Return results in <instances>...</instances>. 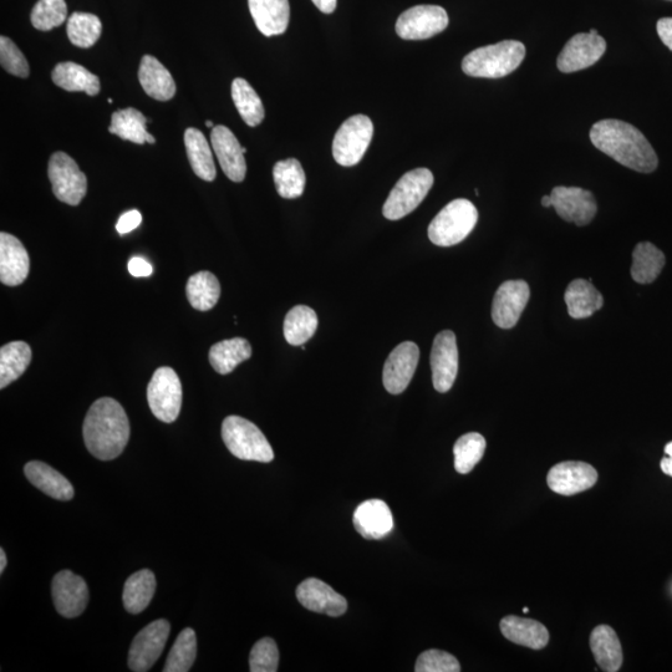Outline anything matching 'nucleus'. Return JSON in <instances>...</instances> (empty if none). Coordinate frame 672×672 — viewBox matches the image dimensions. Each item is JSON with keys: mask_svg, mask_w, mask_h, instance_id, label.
<instances>
[{"mask_svg": "<svg viewBox=\"0 0 672 672\" xmlns=\"http://www.w3.org/2000/svg\"><path fill=\"white\" fill-rule=\"evenodd\" d=\"M590 140L599 151L630 170L650 173L658 168L659 159L653 146L628 122L599 121L590 130Z\"/></svg>", "mask_w": 672, "mask_h": 672, "instance_id": "nucleus-1", "label": "nucleus"}, {"mask_svg": "<svg viewBox=\"0 0 672 672\" xmlns=\"http://www.w3.org/2000/svg\"><path fill=\"white\" fill-rule=\"evenodd\" d=\"M83 435L91 455L101 461L115 460L130 439V422L124 407L111 397L95 401L85 417Z\"/></svg>", "mask_w": 672, "mask_h": 672, "instance_id": "nucleus-2", "label": "nucleus"}, {"mask_svg": "<svg viewBox=\"0 0 672 672\" xmlns=\"http://www.w3.org/2000/svg\"><path fill=\"white\" fill-rule=\"evenodd\" d=\"M526 56V47L516 40L487 45L473 50L462 61V70L472 78L500 79L519 68Z\"/></svg>", "mask_w": 672, "mask_h": 672, "instance_id": "nucleus-3", "label": "nucleus"}, {"mask_svg": "<svg viewBox=\"0 0 672 672\" xmlns=\"http://www.w3.org/2000/svg\"><path fill=\"white\" fill-rule=\"evenodd\" d=\"M222 439L229 452L243 461L268 463L274 452L267 437L253 422L241 416H228L222 424Z\"/></svg>", "mask_w": 672, "mask_h": 672, "instance_id": "nucleus-4", "label": "nucleus"}, {"mask_svg": "<svg viewBox=\"0 0 672 672\" xmlns=\"http://www.w3.org/2000/svg\"><path fill=\"white\" fill-rule=\"evenodd\" d=\"M478 221V211L471 201L458 200L448 203L429 227L430 241L439 247H452L470 236Z\"/></svg>", "mask_w": 672, "mask_h": 672, "instance_id": "nucleus-5", "label": "nucleus"}, {"mask_svg": "<svg viewBox=\"0 0 672 672\" xmlns=\"http://www.w3.org/2000/svg\"><path fill=\"white\" fill-rule=\"evenodd\" d=\"M434 186V175L427 168H416L405 173L392 188L383 213L390 221L401 220L410 215L425 200Z\"/></svg>", "mask_w": 672, "mask_h": 672, "instance_id": "nucleus-6", "label": "nucleus"}, {"mask_svg": "<svg viewBox=\"0 0 672 672\" xmlns=\"http://www.w3.org/2000/svg\"><path fill=\"white\" fill-rule=\"evenodd\" d=\"M374 125L370 117L354 115L340 126L333 141L334 160L340 166L358 165L373 140Z\"/></svg>", "mask_w": 672, "mask_h": 672, "instance_id": "nucleus-7", "label": "nucleus"}, {"mask_svg": "<svg viewBox=\"0 0 672 672\" xmlns=\"http://www.w3.org/2000/svg\"><path fill=\"white\" fill-rule=\"evenodd\" d=\"M147 401L152 414L166 424L177 420L182 406V384L176 371L162 366L147 386Z\"/></svg>", "mask_w": 672, "mask_h": 672, "instance_id": "nucleus-8", "label": "nucleus"}, {"mask_svg": "<svg viewBox=\"0 0 672 672\" xmlns=\"http://www.w3.org/2000/svg\"><path fill=\"white\" fill-rule=\"evenodd\" d=\"M48 176L59 201L69 206L80 205L88 192V178L75 160L65 152H55L50 157Z\"/></svg>", "mask_w": 672, "mask_h": 672, "instance_id": "nucleus-9", "label": "nucleus"}, {"mask_svg": "<svg viewBox=\"0 0 672 672\" xmlns=\"http://www.w3.org/2000/svg\"><path fill=\"white\" fill-rule=\"evenodd\" d=\"M448 15L439 5H417L407 9L397 19L396 33L405 40H425L444 32Z\"/></svg>", "mask_w": 672, "mask_h": 672, "instance_id": "nucleus-10", "label": "nucleus"}, {"mask_svg": "<svg viewBox=\"0 0 672 672\" xmlns=\"http://www.w3.org/2000/svg\"><path fill=\"white\" fill-rule=\"evenodd\" d=\"M171 625L165 619L154 621L142 629L132 641L129 668L135 672L149 671L164 653Z\"/></svg>", "mask_w": 672, "mask_h": 672, "instance_id": "nucleus-11", "label": "nucleus"}, {"mask_svg": "<svg viewBox=\"0 0 672 672\" xmlns=\"http://www.w3.org/2000/svg\"><path fill=\"white\" fill-rule=\"evenodd\" d=\"M531 297L524 280H507L498 288L492 304L493 322L501 329L516 327Z\"/></svg>", "mask_w": 672, "mask_h": 672, "instance_id": "nucleus-12", "label": "nucleus"}, {"mask_svg": "<svg viewBox=\"0 0 672 672\" xmlns=\"http://www.w3.org/2000/svg\"><path fill=\"white\" fill-rule=\"evenodd\" d=\"M553 208L562 220L587 226L598 212L592 192L579 187L558 186L551 193Z\"/></svg>", "mask_w": 672, "mask_h": 672, "instance_id": "nucleus-13", "label": "nucleus"}, {"mask_svg": "<svg viewBox=\"0 0 672 672\" xmlns=\"http://www.w3.org/2000/svg\"><path fill=\"white\" fill-rule=\"evenodd\" d=\"M605 50L607 42L599 34H575L558 56V69L562 73L570 74L590 68L602 58Z\"/></svg>", "mask_w": 672, "mask_h": 672, "instance_id": "nucleus-14", "label": "nucleus"}, {"mask_svg": "<svg viewBox=\"0 0 672 672\" xmlns=\"http://www.w3.org/2000/svg\"><path fill=\"white\" fill-rule=\"evenodd\" d=\"M52 593L55 608L64 618H76L88 607V585L83 578L71 570H61L55 575Z\"/></svg>", "mask_w": 672, "mask_h": 672, "instance_id": "nucleus-15", "label": "nucleus"}, {"mask_svg": "<svg viewBox=\"0 0 672 672\" xmlns=\"http://www.w3.org/2000/svg\"><path fill=\"white\" fill-rule=\"evenodd\" d=\"M431 370L436 391H450L458 373L456 335L451 330L437 334L431 350Z\"/></svg>", "mask_w": 672, "mask_h": 672, "instance_id": "nucleus-16", "label": "nucleus"}, {"mask_svg": "<svg viewBox=\"0 0 672 672\" xmlns=\"http://www.w3.org/2000/svg\"><path fill=\"white\" fill-rule=\"evenodd\" d=\"M419 359V346L411 341H405L391 351L383 371V383L390 394L400 395L407 389L415 374Z\"/></svg>", "mask_w": 672, "mask_h": 672, "instance_id": "nucleus-17", "label": "nucleus"}, {"mask_svg": "<svg viewBox=\"0 0 672 672\" xmlns=\"http://www.w3.org/2000/svg\"><path fill=\"white\" fill-rule=\"evenodd\" d=\"M598 481V472L592 465L579 461H567L553 466L547 482L553 492L562 496H574L590 490Z\"/></svg>", "mask_w": 672, "mask_h": 672, "instance_id": "nucleus-18", "label": "nucleus"}, {"mask_svg": "<svg viewBox=\"0 0 672 672\" xmlns=\"http://www.w3.org/2000/svg\"><path fill=\"white\" fill-rule=\"evenodd\" d=\"M211 142L224 175L233 182H242L246 178L247 164L243 146L236 135L228 127L218 125L212 129Z\"/></svg>", "mask_w": 672, "mask_h": 672, "instance_id": "nucleus-19", "label": "nucleus"}, {"mask_svg": "<svg viewBox=\"0 0 672 672\" xmlns=\"http://www.w3.org/2000/svg\"><path fill=\"white\" fill-rule=\"evenodd\" d=\"M299 603L310 612L341 616L348 610V602L332 587L317 578L304 580L297 589Z\"/></svg>", "mask_w": 672, "mask_h": 672, "instance_id": "nucleus-20", "label": "nucleus"}, {"mask_svg": "<svg viewBox=\"0 0 672 672\" xmlns=\"http://www.w3.org/2000/svg\"><path fill=\"white\" fill-rule=\"evenodd\" d=\"M30 259L27 249L12 234L0 233V280L8 287H17L28 278Z\"/></svg>", "mask_w": 672, "mask_h": 672, "instance_id": "nucleus-21", "label": "nucleus"}, {"mask_svg": "<svg viewBox=\"0 0 672 672\" xmlns=\"http://www.w3.org/2000/svg\"><path fill=\"white\" fill-rule=\"evenodd\" d=\"M354 526L365 539H383L394 529V517L388 504L381 500H369L355 509Z\"/></svg>", "mask_w": 672, "mask_h": 672, "instance_id": "nucleus-22", "label": "nucleus"}, {"mask_svg": "<svg viewBox=\"0 0 672 672\" xmlns=\"http://www.w3.org/2000/svg\"><path fill=\"white\" fill-rule=\"evenodd\" d=\"M248 7L259 32L266 37L287 32L290 19L289 0H248Z\"/></svg>", "mask_w": 672, "mask_h": 672, "instance_id": "nucleus-23", "label": "nucleus"}, {"mask_svg": "<svg viewBox=\"0 0 672 672\" xmlns=\"http://www.w3.org/2000/svg\"><path fill=\"white\" fill-rule=\"evenodd\" d=\"M500 628L504 638L529 649L541 650L549 643L546 626L537 620L508 615L501 620Z\"/></svg>", "mask_w": 672, "mask_h": 672, "instance_id": "nucleus-24", "label": "nucleus"}, {"mask_svg": "<svg viewBox=\"0 0 672 672\" xmlns=\"http://www.w3.org/2000/svg\"><path fill=\"white\" fill-rule=\"evenodd\" d=\"M25 476L39 491L58 501H70L74 497V487L61 473L47 463L32 461L24 467Z\"/></svg>", "mask_w": 672, "mask_h": 672, "instance_id": "nucleus-25", "label": "nucleus"}, {"mask_svg": "<svg viewBox=\"0 0 672 672\" xmlns=\"http://www.w3.org/2000/svg\"><path fill=\"white\" fill-rule=\"evenodd\" d=\"M139 80L145 93L152 99L168 101L176 94V84L170 71L155 56L145 55L141 60Z\"/></svg>", "mask_w": 672, "mask_h": 672, "instance_id": "nucleus-26", "label": "nucleus"}, {"mask_svg": "<svg viewBox=\"0 0 672 672\" xmlns=\"http://www.w3.org/2000/svg\"><path fill=\"white\" fill-rule=\"evenodd\" d=\"M568 313L573 319H587L602 309L603 295L590 280L575 279L568 285L564 294Z\"/></svg>", "mask_w": 672, "mask_h": 672, "instance_id": "nucleus-27", "label": "nucleus"}, {"mask_svg": "<svg viewBox=\"0 0 672 672\" xmlns=\"http://www.w3.org/2000/svg\"><path fill=\"white\" fill-rule=\"evenodd\" d=\"M590 649L603 671L616 672L623 664V649L613 628L599 625L590 635Z\"/></svg>", "mask_w": 672, "mask_h": 672, "instance_id": "nucleus-28", "label": "nucleus"}, {"mask_svg": "<svg viewBox=\"0 0 672 672\" xmlns=\"http://www.w3.org/2000/svg\"><path fill=\"white\" fill-rule=\"evenodd\" d=\"M54 84L59 88L71 93H83L89 96H96L100 93L101 84L100 79L88 69L79 64L60 63L55 66L52 75Z\"/></svg>", "mask_w": 672, "mask_h": 672, "instance_id": "nucleus-29", "label": "nucleus"}, {"mask_svg": "<svg viewBox=\"0 0 672 672\" xmlns=\"http://www.w3.org/2000/svg\"><path fill=\"white\" fill-rule=\"evenodd\" d=\"M185 145L188 161L195 175L207 182L215 181L217 170L206 136L195 127H190L185 132Z\"/></svg>", "mask_w": 672, "mask_h": 672, "instance_id": "nucleus-30", "label": "nucleus"}, {"mask_svg": "<svg viewBox=\"0 0 672 672\" xmlns=\"http://www.w3.org/2000/svg\"><path fill=\"white\" fill-rule=\"evenodd\" d=\"M146 124L147 119L141 111L134 108L119 110L111 116L109 132L137 145L155 144L156 139L147 132Z\"/></svg>", "mask_w": 672, "mask_h": 672, "instance_id": "nucleus-31", "label": "nucleus"}, {"mask_svg": "<svg viewBox=\"0 0 672 672\" xmlns=\"http://www.w3.org/2000/svg\"><path fill=\"white\" fill-rule=\"evenodd\" d=\"M252 356V346L243 338H233L220 341L210 350V363L216 373L231 374L239 364L244 363Z\"/></svg>", "mask_w": 672, "mask_h": 672, "instance_id": "nucleus-32", "label": "nucleus"}, {"mask_svg": "<svg viewBox=\"0 0 672 672\" xmlns=\"http://www.w3.org/2000/svg\"><path fill=\"white\" fill-rule=\"evenodd\" d=\"M156 592L155 574L149 569L140 570L126 580L124 587V607L130 614H140L149 607Z\"/></svg>", "mask_w": 672, "mask_h": 672, "instance_id": "nucleus-33", "label": "nucleus"}, {"mask_svg": "<svg viewBox=\"0 0 672 672\" xmlns=\"http://www.w3.org/2000/svg\"><path fill=\"white\" fill-rule=\"evenodd\" d=\"M32 349L24 341H13L0 349V389L17 381L32 361Z\"/></svg>", "mask_w": 672, "mask_h": 672, "instance_id": "nucleus-34", "label": "nucleus"}, {"mask_svg": "<svg viewBox=\"0 0 672 672\" xmlns=\"http://www.w3.org/2000/svg\"><path fill=\"white\" fill-rule=\"evenodd\" d=\"M665 254L649 242L639 243L633 253L631 277L636 283L650 284L660 276L665 267Z\"/></svg>", "mask_w": 672, "mask_h": 672, "instance_id": "nucleus-35", "label": "nucleus"}, {"mask_svg": "<svg viewBox=\"0 0 672 672\" xmlns=\"http://www.w3.org/2000/svg\"><path fill=\"white\" fill-rule=\"evenodd\" d=\"M186 294L192 308L208 312L216 307L221 297V284L215 274L200 272L188 279Z\"/></svg>", "mask_w": 672, "mask_h": 672, "instance_id": "nucleus-36", "label": "nucleus"}, {"mask_svg": "<svg viewBox=\"0 0 672 672\" xmlns=\"http://www.w3.org/2000/svg\"><path fill=\"white\" fill-rule=\"evenodd\" d=\"M318 315L307 305H297L289 310L284 320V336L288 344L302 346L317 332Z\"/></svg>", "mask_w": 672, "mask_h": 672, "instance_id": "nucleus-37", "label": "nucleus"}, {"mask_svg": "<svg viewBox=\"0 0 672 672\" xmlns=\"http://www.w3.org/2000/svg\"><path fill=\"white\" fill-rule=\"evenodd\" d=\"M273 178L279 196L287 200L302 196L305 185H307V176H305L303 167L295 159L277 162L273 168Z\"/></svg>", "mask_w": 672, "mask_h": 672, "instance_id": "nucleus-38", "label": "nucleus"}, {"mask_svg": "<svg viewBox=\"0 0 672 672\" xmlns=\"http://www.w3.org/2000/svg\"><path fill=\"white\" fill-rule=\"evenodd\" d=\"M232 99L234 105L248 126L256 127L266 117V110L261 98L247 80L242 78L234 79L232 84Z\"/></svg>", "mask_w": 672, "mask_h": 672, "instance_id": "nucleus-39", "label": "nucleus"}, {"mask_svg": "<svg viewBox=\"0 0 672 672\" xmlns=\"http://www.w3.org/2000/svg\"><path fill=\"white\" fill-rule=\"evenodd\" d=\"M66 32L71 44L88 49L98 43L103 32V24L94 14L76 12L70 15Z\"/></svg>", "mask_w": 672, "mask_h": 672, "instance_id": "nucleus-40", "label": "nucleus"}, {"mask_svg": "<svg viewBox=\"0 0 672 672\" xmlns=\"http://www.w3.org/2000/svg\"><path fill=\"white\" fill-rule=\"evenodd\" d=\"M486 446L485 437L477 432L461 436L453 447L456 471L461 475L470 473L485 455Z\"/></svg>", "mask_w": 672, "mask_h": 672, "instance_id": "nucleus-41", "label": "nucleus"}, {"mask_svg": "<svg viewBox=\"0 0 672 672\" xmlns=\"http://www.w3.org/2000/svg\"><path fill=\"white\" fill-rule=\"evenodd\" d=\"M197 638L195 630L186 628L177 636L165 664V672H187L195 663Z\"/></svg>", "mask_w": 672, "mask_h": 672, "instance_id": "nucleus-42", "label": "nucleus"}, {"mask_svg": "<svg viewBox=\"0 0 672 672\" xmlns=\"http://www.w3.org/2000/svg\"><path fill=\"white\" fill-rule=\"evenodd\" d=\"M68 18L65 0H38L32 12V24L40 32L60 27Z\"/></svg>", "mask_w": 672, "mask_h": 672, "instance_id": "nucleus-43", "label": "nucleus"}, {"mask_svg": "<svg viewBox=\"0 0 672 672\" xmlns=\"http://www.w3.org/2000/svg\"><path fill=\"white\" fill-rule=\"evenodd\" d=\"M279 664V651L276 641L263 638L253 646L249 655V670L252 672H276Z\"/></svg>", "mask_w": 672, "mask_h": 672, "instance_id": "nucleus-44", "label": "nucleus"}, {"mask_svg": "<svg viewBox=\"0 0 672 672\" xmlns=\"http://www.w3.org/2000/svg\"><path fill=\"white\" fill-rule=\"evenodd\" d=\"M0 64L9 74L18 78H28L30 74L27 59L13 40L7 37L0 38Z\"/></svg>", "mask_w": 672, "mask_h": 672, "instance_id": "nucleus-45", "label": "nucleus"}, {"mask_svg": "<svg viewBox=\"0 0 672 672\" xmlns=\"http://www.w3.org/2000/svg\"><path fill=\"white\" fill-rule=\"evenodd\" d=\"M416 672H460L461 665L455 656L441 650H427L417 659Z\"/></svg>", "mask_w": 672, "mask_h": 672, "instance_id": "nucleus-46", "label": "nucleus"}, {"mask_svg": "<svg viewBox=\"0 0 672 672\" xmlns=\"http://www.w3.org/2000/svg\"><path fill=\"white\" fill-rule=\"evenodd\" d=\"M141 222L142 216L139 211L132 210L126 212L120 217V220L117 221L116 231L119 232L121 236H124V234L135 231V229L140 226Z\"/></svg>", "mask_w": 672, "mask_h": 672, "instance_id": "nucleus-47", "label": "nucleus"}, {"mask_svg": "<svg viewBox=\"0 0 672 672\" xmlns=\"http://www.w3.org/2000/svg\"><path fill=\"white\" fill-rule=\"evenodd\" d=\"M129 272L132 277L135 278H144L150 277L154 268L151 264L146 261L144 258L134 257L129 262Z\"/></svg>", "mask_w": 672, "mask_h": 672, "instance_id": "nucleus-48", "label": "nucleus"}, {"mask_svg": "<svg viewBox=\"0 0 672 672\" xmlns=\"http://www.w3.org/2000/svg\"><path fill=\"white\" fill-rule=\"evenodd\" d=\"M656 29H658L661 42L672 50V18L660 19L658 25H656Z\"/></svg>", "mask_w": 672, "mask_h": 672, "instance_id": "nucleus-49", "label": "nucleus"}, {"mask_svg": "<svg viewBox=\"0 0 672 672\" xmlns=\"http://www.w3.org/2000/svg\"><path fill=\"white\" fill-rule=\"evenodd\" d=\"M315 7H317L320 12L325 14H332L335 12L336 5H338V0H312Z\"/></svg>", "mask_w": 672, "mask_h": 672, "instance_id": "nucleus-50", "label": "nucleus"}, {"mask_svg": "<svg viewBox=\"0 0 672 672\" xmlns=\"http://www.w3.org/2000/svg\"><path fill=\"white\" fill-rule=\"evenodd\" d=\"M660 466L665 475L672 477V457L666 456L663 458V460H661Z\"/></svg>", "mask_w": 672, "mask_h": 672, "instance_id": "nucleus-51", "label": "nucleus"}, {"mask_svg": "<svg viewBox=\"0 0 672 672\" xmlns=\"http://www.w3.org/2000/svg\"><path fill=\"white\" fill-rule=\"evenodd\" d=\"M7 567V556H5L4 549H0V573H3Z\"/></svg>", "mask_w": 672, "mask_h": 672, "instance_id": "nucleus-52", "label": "nucleus"}, {"mask_svg": "<svg viewBox=\"0 0 672 672\" xmlns=\"http://www.w3.org/2000/svg\"><path fill=\"white\" fill-rule=\"evenodd\" d=\"M542 206L546 208L553 207L551 195L542 198Z\"/></svg>", "mask_w": 672, "mask_h": 672, "instance_id": "nucleus-53", "label": "nucleus"}, {"mask_svg": "<svg viewBox=\"0 0 672 672\" xmlns=\"http://www.w3.org/2000/svg\"><path fill=\"white\" fill-rule=\"evenodd\" d=\"M665 453L666 456L672 457V442H670V444L665 446Z\"/></svg>", "mask_w": 672, "mask_h": 672, "instance_id": "nucleus-54", "label": "nucleus"}, {"mask_svg": "<svg viewBox=\"0 0 672 672\" xmlns=\"http://www.w3.org/2000/svg\"><path fill=\"white\" fill-rule=\"evenodd\" d=\"M206 126H207V127H210V129H213V127H215V126H213V122L210 121V120H208V121L206 122Z\"/></svg>", "mask_w": 672, "mask_h": 672, "instance_id": "nucleus-55", "label": "nucleus"}, {"mask_svg": "<svg viewBox=\"0 0 672 672\" xmlns=\"http://www.w3.org/2000/svg\"><path fill=\"white\" fill-rule=\"evenodd\" d=\"M523 612H524V613H528V612H529V609H528V608H524V609H523Z\"/></svg>", "mask_w": 672, "mask_h": 672, "instance_id": "nucleus-56", "label": "nucleus"}]
</instances>
